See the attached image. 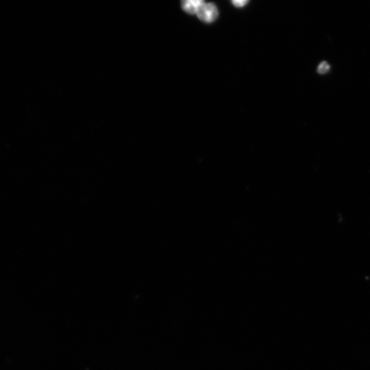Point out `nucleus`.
Segmentation results:
<instances>
[{"mask_svg": "<svg viewBox=\"0 0 370 370\" xmlns=\"http://www.w3.org/2000/svg\"><path fill=\"white\" fill-rule=\"evenodd\" d=\"M197 13L199 18L206 22H211L217 16V10L211 3L203 4Z\"/></svg>", "mask_w": 370, "mask_h": 370, "instance_id": "1", "label": "nucleus"}, {"mask_svg": "<svg viewBox=\"0 0 370 370\" xmlns=\"http://www.w3.org/2000/svg\"><path fill=\"white\" fill-rule=\"evenodd\" d=\"M204 4V1L198 0H187L182 3L184 10L190 14L197 12L199 9Z\"/></svg>", "mask_w": 370, "mask_h": 370, "instance_id": "2", "label": "nucleus"}, {"mask_svg": "<svg viewBox=\"0 0 370 370\" xmlns=\"http://www.w3.org/2000/svg\"><path fill=\"white\" fill-rule=\"evenodd\" d=\"M330 66L329 64L327 62L323 61L318 66L317 71L319 73L323 74L327 73L330 70Z\"/></svg>", "mask_w": 370, "mask_h": 370, "instance_id": "3", "label": "nucleus"}, {"mask_svg": "<svg viewBox=\"0 0 370 370\" xmlns=\"http://www.w3.org/2000/svg\"><path fill=\"white\" fill-rule=\"evenodd\" d=\"M232 2L236 6H242L245 5L247 1H234Z\"/></svg>", "mask_w": 370, "mask_h": 370, "instance_id": "4", "label": "nucleus"}]
</instances>
